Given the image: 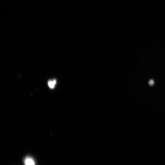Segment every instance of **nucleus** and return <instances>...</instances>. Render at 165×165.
Segmentation results:
<instances>
[{"label": "nucleus", "instance_id": "7ed1b4c3", "mask_svg": "<svg viewBox=\"0 0 165 165\" xmlns=\"http://www.w3.org/2000/svg\"><path fill=\"white\" fill-rule=\"evenodd\" d=\"M149 84L150 86L153 85L154 84V82L153 80H150L149 81Z\"/></svg>", "mask_w": 165, "mask_h": 165}, {"label": "nucleus", "instance_id": "f257e3e1", "mask_svg": "<svg viewBox=\"0 0 165 165\" xmlns=\"http://www.w3.org/2000/svg\"><path fill=\"white\" fill-rule=\"evenodd\" d=\"M24 165H36V163L34 158L30 156L25 157L24 160Z\"/></svg>", "mask_w": 165, "mask_h": 165}, {"label": "nucleus", "instance_id": "f03ea898", "mask_svg": "<svg viewBox=\"0 0 165 165\" xmlns=\"http://www.w3.org/2000/svg\"><path fill=\"white\" fill-rule=\"evenodd\" d=\"M56 83V80H49L48 82V85L50 88L52 89L54 88Z\"/></svg>", "mask_w": 165, "mask_h": 165}]
</instances>
